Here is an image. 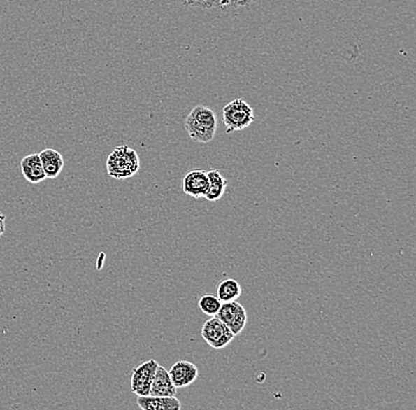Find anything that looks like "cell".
I'll list each match as a JSON object with an SVG mask.
<instances>
[{"label": "cell", "instance_id": "cell-1", "mask_svg": "<svg viewBox=\"0 0 416 410\" xmlns=\"http://www.w3.org/2000/svg\"><path fill=\"white\" fill-rule=\"evenodd\" d=\"M185 128L192 140L199 143H210L218 129L215 113L208 106H196L188 114Z\"/></svg>", "mask_w": 416, "mask_h": 410}, {"label": "cell", "instance_id": "cell-2", "mask_svg": "<svg viewBox=\"0 0 416 410\" xmlns=\"http://www.w3.org/2000/svg\"><path fill=\"white\" fill-rule=\"evenodd\" d=\"M140 169V157L134 149L120 146L108 156L107 171L113 179L124 180L134 176Z\"/></svg>", "mask_w": 416, "mask_h": 410}, {"label": "cell", "instance_id": "cell-3", "mask_svg": "<svg viewBox=\"0 0 416 410\" xmlns=\"http://www.w3.org/2000/svg\"><path fill=\"white\" fill-rule=\"evenodd\" d=\"M222 121L227 134L244 130L254 122V111L245 99H233L224 106Z\"/></svg>", "mask_w": 416, "mask_h": 410}, {"label": "cell", "instance_id": "cell-4", "mask_svg": "<svg viewBox=\"0 0 416 410\" xmlns=\"http://www.w3.org/2000/svg\"><path fill=\"white\" fill-rule=\"evenodd\" d=\"M201 336L208 346L217 350L224 349L236 337L217 316L207 319L203 324Z\"/></svg>", "mask_w": 416, "mask_h": 410}, {"label": "cell", "instance_id": "cell-5", "mask_svg": "<svg viewBox=\"0 0 416 410\" xmlns=\"http://www.w3.org/2000/svg\"><path fill=\"white\" fill-rule=\"evenodd\" d=\"M215 316L232 331L234 336L241 334L248 323L246 310L237 300L222 303L218 313Z\"/></svg>", "mask_w": 416, "mask_h": 410}, {"label": "cell", "instance_id": "cell-6", "mask_svg": "<svg viewBox=\"0 0 416 410\" xmlns=\"http://www.w3.org/2000/svg\"><path fill=\"white\" fill-rule=\"evenodd\" d=\"M159 363L155 360H149L138 365L133 370L130 387L135 395L147 396L150 393L154 375Z\"/></svg>", "mask_w": 416, "mask_h": 410}, {"label": "cell", "instance_id": "cell-7", "mask_svg": "<svg viewBox=\"0 0 416 410\" xmlns=\"http://www.w3.org/2000/svg\"><path fill=\"white\" fill-rule=\"evenodd\" d=\"M169 376L176 388H186L194 383L199 376L196 365L192 362L179 361L169 369Z\"/></svg>", "mask_w": 416, "mask_h": 410}, {"label": "cell", "instance_id": "cell-8", "mask_svg": "<svg viewBox=\"0 0 416 410\" xmlns=\"http://www.w3.org/2000/svg\"><path fill=\"white\" fill-rule=\"evenodd\" d=\"M182 190L186 195L193 198H203L208 190V176L203 169H194L185 175Z\"/></svg>", "mask_w": 416, "mask_h": 410}, {"label": "cell", "instance_id": "cell-9", "mask_svg": "<svg viewBox=\"0 0 416 410\" xmlns=\"http://www.w3.org/2000/svg\"><path fill=\"white\" fill-rule=\"evenodd\" d=\"M176 390H178V388L173 384L168 370L159 365L155 375H154L149 395L171 397V396L176 395Z\"/></svg>", "mask_w": 416, "mask_h": 410}, {"label": "cell", "instance_id": "cell-10", "mask_svg": "<svg viewBox=\"0 0 416 410\" xmlns=\"http://www.w3.org/2000/svg\"><path fill=\"white\" fill-rule=\"evenodd\" d=\"M20 168H22L24 178L30 183L37 185L46 179L39 154H30V155L25 156L22 160Z\"/></svg>", "mask_w": 416, "mask_h": 410}, {"label": "cell", "instance_id": "cell-11", "mask_svg": "<svg viewBox=\"0 0 416 410\" xmlns=\"http://www.w3.org/2000/svg\"><path fill=\"white\" fill-rule=\"evenodd\" d=\"M138 406L142 410H180L181 403L175 396H138Z\"/></svg>", "mask_w": 416, "mask_h": 410}, {"label": "cell", "instance_id": "cell-12", "mask_svg": "<svg viewBox=\"0 0 416 410\" xmlns=\"http://www.w3.org/2000/svg\"><path fill=\"white\" fill-rule=\"evenodd\" d=\"M39 157L42 161L46 179H56L64 167V160L61 153L55 149H44L39 153Z\"/></svg>", "mask_w": 416, "mask_h": 410}, {"label": "cell", "instance_id": "cell-13", "mask_svg": "<svg viewBox=\"0 0 416 410\" xmlns=\"http://www.w3.org/2000/svg\"><path fill=\"white\" fill-rule=\"evenodd\" d=\"M207 176H208V190H207L203 198L210 202H218L222 198V195L225 194L227 180L217 169L207 171Z\"/></svg>", "mask_w": 416, "mask_h": 410}, {"label": "cell", "instance_id": "cell-14", "mask_svg": "<svg viewBox=\"0 0 416 410\" xmlns=\"http://www.w3.org/2000/svg\"><path fill=\"white\" fill-rule=\"evenodd\" d=\"M217 291H218V298L222 300V303L238 300V298L241 296V284L233 278H227L225 281H222L218 285Z\"/></svg>", "mask_w": 416, "mask_h": 410}, {"label": "cell", "instance_id": "cell-15", "mask_svg": "<svg viewBox=\"0 0 416 410\" xmlns=\"http://www.w3.org/2000/svg\"><path fill=\"white\" fill-rule=\"evenodd\" d=\"M222 304V300L219 299L218 296H214V295H203L199 298L198 302L199 309L205 315L210 316V317L218 313Z\"/></svg>", "mask_w": 416, "mask_h": 410}, {"label": "cell", "instance_id": "cell-16", "mask_svg": "<svg viewBox=\"0 0 416 410\" xmlns=\"http://www.w3.org/2000/svg\"><path fill=\"white\" fill-rule=\"evenodd\" d=\"M5 221H6V217H5L3 213L0 212V238L3 236V234H4Z\"/></svg>", "mask_w": 416, "mask_h": 410}]
</instances>
